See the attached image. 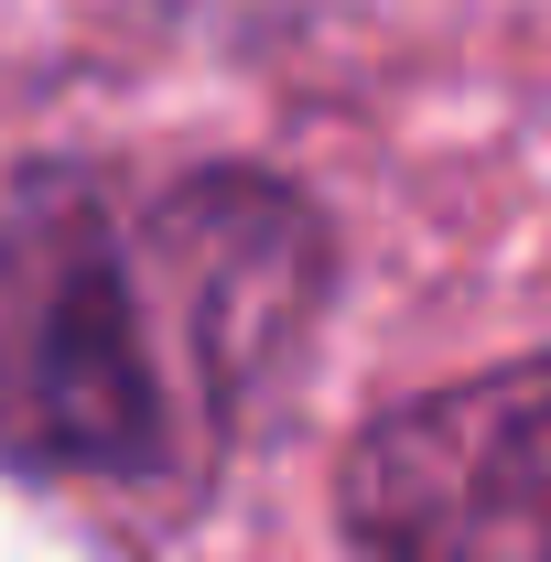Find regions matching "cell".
<instances>
[{
    "instance_id": "7a4b0ae2",
    "label": "cell",
    "mask_w": 551,
    "mask_h": 562,
    "mask_svg": "<svg viewBox=\"0 0 551 562\" xmlns=\"http://www.w3.org/2000/svg\"><path fill=\"white\" fill-rule=\"evenodd\" d=\"M368 562H551V357L401 401L346 454Z\"/></svg>"
},
{
    "instance_id": "6da1fadb",
    "label": "cell",
    "mask_w": 551,
    "mask_h": 562,
    "mask_svg": "<svg viewBox=\"0 0 551 562\" xmlns=\"http://www.w3.org/2000/svg\"><path fill=\"white\" fill-rule=\"evenodd\" d=\"M325 281V227L260 173L120 195L87 162L0 184V454L151 476L227 422Z\"/></svg>"
}]
</instances>
